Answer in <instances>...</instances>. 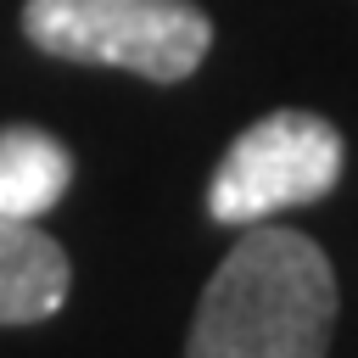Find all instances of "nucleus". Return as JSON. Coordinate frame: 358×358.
Masks as SVG:
<instances>
[{
	"label": "nucleus",
	"mask_w": 358,
	"mask_h": 358,
	"mask_svg": "<svg viewBox=\"0 0 358 358\" xmlns=\"http://www.w3.org/2000/svg\"><path fill=\"white\" fill-rule=\"evenodd\" d=\"M330 330V257L296 229L246 224L196 302L185 358H324Z\"/></svg>",
	"instance_id": "1"
},
{
	"label": "nucleus",
	"mask_w": 358,
	"mask_h": 358,
	"mask_svg": "<svg viewBox=\"0 0 358 358\" xmlns=\"http://www.w3.org/2000/svg\"><path fill=\"white\" fill-rule=\"evenodd\" d=\"M22 34L56 62L123 67L151 84L190 78L213 50V17L190 0H22Z\"/></svg>",
	"instance_id": "2"
},
{
	"label": "nucleus",
	"mask_w": 358,
	"mask_h": 358,
	"mask_svg": "<svg viewBox=\"0 0 358 358\" xmlns=\"http://www.w3.org/2000/svg\"><path fill=\"white\" fill-rule=\"evenodd\" d=\"M347 145L330 117L280 106L246 123L207 185V213L218 224H263L280 207H308L336 190Z\"/></svg>",
	"instance_id": "3"
},
{
	"label": "nucleus",
	"mask_w": 358,
	"mask_h": 358,
	"mask_svg": "<svg viewBox=\"0 0 358 358\" xmlns=\"http://www.w3.org/2000/svg\"><path fill=\"white\" fill-rule=\"evenodd\" d=\"M67 252L28 218H0V324H39L67 302Z\"/></svg>",
	"instance_id": "4"
},
{
	"label": "nucleus",
	"mask_w": 358,
	"mask_h": 358,
	"mask_svg": "<svg viewBox=\"0 0 358 358\" xmlns=\"http://www.w3.org/2000/svg\"><path fill=\"white\" fill-rule=\"evenodd\" d=\"M73 185V157L34 123L0 129V218H45Z\"/></svg>",
	"instance_id": "5"
}]
</instances>
